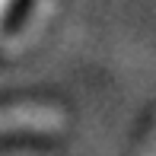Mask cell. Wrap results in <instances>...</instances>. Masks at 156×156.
<instances>
[{
    "label": "cell",
    "mask_w": 156,
    "mask_h": 156,
    "mask_svg": "<svg viewBox=\"0 0 156 156\" xmlns=\"http://www.w3.org/2000/svg\"><path fill=\"white\" fill-rule=\"evenodd\" d=\"M67 127V112L51 102L0 105V137L6 134H58Z\"/></svg>",
    "instance_id": "1"
},
{
    "label": "cell",
    "mask_w": 156,
    "mask_h": 156,
    "mask_svg": "<svg viewBox=\"0 0 156 156\" xmlns=\"http://www.w3.org/2000/svg\"><path fill=\"white\" fill-rule=\"evenodd\" d=\"M54 13H58V0H35V6L29 10V16L16 26V32H10L0 45V54L3 58H19V54L32 51L41 41V35L48 32Z\"/></svg>",
    "instance_id": "2"
},
{
    "label": "cell",
    "mask_w": 156,
    "mask_h": 156,
    "mask_svg": "<svg viewBox=\"0 0 156 156\" xmlns=\"http://www.w3.org/2000/svg\"><path fill=\"white\" fill-rule=\"evenodd\" d=\"M137 156H156V124L150 127V134H147V140H144V144H140Z\"/></svg>",
    "instance_id": "3"
},
{
    "label": "cell",
    "mask_w": 156,
    "mask_h": 156,
    "mask_svg": "<svg viewBox=\"0 0 156 156\" xmlns=\"http://www.w3.org/2000/svg\"><path fill=\"white\" fill-rule=\"evenodd\" d=\"M13 3H16V0H0V26H3V19H6V13H10Z\"/></svg>",
    "instance_id": "4"
}]
</instances>
